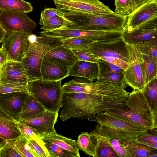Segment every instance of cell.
<instances>
[{"instance_id": "9c48e42d", "label": "cell", "mask_w": 157, "mask_h": 157, "mask_svg": "<svg viewBox=\"0 0 157 157\" xmlns=\"http://www.w3.org/2000/svg\"><path fill=\"white\" fill-rule=\"evenodd\" d=\"M126 43L129 61L128 67L123 72L124 81L127 86L134 90H142L146 85L141 66L142 54L136 45Z\"/></svg>"}, {"instance_id": "7a4b0ae2", "label": "cell", "mask_w": 157, "mask_h": 157, "mask_svg": "<svg viewBox=\"0 0 157 157\" xmlns=\"http://www.w3.org/2000/svg\"><path fill=\"white\" fill-rule=\"evenodd\" d=\"M125 105L126 108L111 109L106 111L149 130L157 128V112L153 111L142 90H134L129 94Z\"/></svg>"}, {"instance_id": "f907efd6", "label": "cell", "mask_w": 157, "mask_h": 157, "mask_svg": "<svg viewBox=\"0 0 157 157\" xmlns=\"http://www.w3.org/2000/svg\"><path fill=\"white\" fill-rule=\"evenodd\" d=\"M0 117L6 118L11 120H15L14 119L12 118L11 117L6 113L0 107Z\"/></svg>"}, {"instance_id": "8d00e7d4", "label": "cell", "mask_w": 157, "mask_h": 157, "mask_svg": "<svg viewBox=\"0 0 157 157\" xmlns=\"http://www.w3.org/2000/svg\"><path fill=\"white\" fill-rule=\"evenodd\" d=\"M137 141L157 149V128L149 130L143 134L137 136Z\"/></svg>"}, {"instance_id": "8992f818", "label": "cell", "mask_w": 157, "mask_h": 157, "mask_svg": "<svg viewBox=\"0 0 157 157\" xmlns=\"http://www.w3.org/2000/svg\"><path fill=\"white\" fill-rule=\"evenodd\" d=\"M62 86L63 93H88L125 102L129 94L123 87L116 86L97 80L93 82L84 78H75Z\"/></svg>"}, {"instance_id": "484cf974", "label": "cell", "mask_w": 157, "mask_h": 157, "mask_svg": "<svg viewBox=\"0 0 157 157\" xmlns=\"http://www.w3.org/2000/svg\"><path fill=\"white\" fill-rule=\"evenodd\" d=\"M76 141L79 149L89 156L97 157L96 138L91 132H82L78 136Z\"/></svg>"}, {"instance_id": "30bf717a", "label": "cell", "mask_w": 157, "mask_h": 157, "mask_svg": "<svg viewBox=\"0 0 157 157\" xmlns=\"http://www.w3.org/2000/svg\"><path fill=\"white\" fill-rule=\"evenodd\" d=\"M0 23L7 34L17 32L29 35L37 25L27 13L6 10H0Z\"/></svg>"}, {"instance_id": "4dcf8cb0", "label": "cell", "mask_w": 157, "mask_h": 157, "mask_svg": "<svg viewBox=\"0 0 157 157\" xmlns=\"http://www.w3.org/2000/svg\"><path fill=\"white\" fill-rule=\"evenodd\" d=\"M95 136L97 141L110 146L117 153L119 157H131L126 151L120 140L99 135L91 132Z\"/></svg>"}, {"instance_id": "d590c367", "label": "cell", "mask_w": 157, "mask_h": 157, "mask_svg": "<svg viewBox=\"0 0 157 157\" xmlns=\"http://www.w3.org/2000/svg\"><path fill=\"white\" fill-rule=\"evenodd\" d=\"M136 45L141 54L151 56L157 58V38L144 41Z\"/></svg>"}, {"instance_id": "ee69618b", "label": "cell", "mask_w": 157, "mask_h": 157, "mask_svg": "<svg viewBox=\"0 0 157 157\" xmlns=\"http://www.w3.org/2000/svg\"><path fill=\"white\" fill-rule=\"evenodd\" d=\"M23 157L11 140L6 141L0 151V157Z\"/></svg>"}, {"instance_id": "b9f144b4", "label": "cell", "mask_w": 157, "mask_h": 157, "mask_svg": "<svg viewBox=\"0 0 157 157\" xmlns=\"http://www.w3.org/2000/svg\"><path fill=\"white\" fill-rule=\"evenodd\" d=\"M44 142L51 157H73L69 152L58 145L49 142Z\"/></svg>"}, {"instance_id": "e0dca14e", "label": "cell", "mask_w": 157, "mask_h": 157, "mask_svg": "<svg viewBox=\"0 0 157 157\" xmlns=\"http://www.w3.org/2000/svg\"><path fill=\"white\" fill-rule=\"evenodd\" d=\"M157 15V0L143 3L128 16L124 30L129 32Z\"/></svg>"}, {"instance_id": "44dd1931", "label": "cell", "mask_w": 157, "mask_h": 157, "mask_svg": "<svg viewBox=\"0 0 157 157\" xmlns=\"http://www.w3.org/2000/svg\"><path fill=\"white\" fill-rule=\"evenodd\" d=\"M98 71L96 63L79 60L69 69V76L80 77L93 82L97 78Z\"/></svg>"}, {"instance_id": "7c38bea8", "label": "cell", "mask_w": 157, "mask_h": 157, "mask_svg": "<svg viewBox=\"0 0 157 157\" xmlns=\"http://www.w3.org/2000/svg\"><path fill=\"white\" fill-rule=\"evenodd\" d=\"M98 58L110 57L121 60L128 64V52L122 36L114 40L105 42H94L89 46Z\"/></svg>"}, {"instance_id": "cb8c5ba5", "label": "cell", "mask_w": 157, "mask_h": 157, "mask_svg": "<svg viewBox=\"0 0 157 157\" xmlns=\"http://www.w3.org/2000/svg\"><path fill=\"white\" fill-rule=\"evenodd\" d=\"M46 111L42 105L29 94L23 102L18 121L37 116Z\"/></svg>"}, {"instance_id": "3957f363", "label": "cell", "mask_w": 157, "mask_h": 157, "mask_svg": "<svg viewBox=\"0 0 157 157\" xmlns=\"http://www.w3.org/2000/svg\"><path fill=\"white\" fill-rule=\"evenodd\" d=\"M94 121L97 124L92 132L102 136L119 140L136 137L149 130L142 125L106 111L97 115Z\"/></svg>"}, {"instance_id": "ffe728a7", "label": "cell", "mask_w": 157, "mask_h": 157, "mask_svg": "<svg viewBox=\"0 0 157 157\" xmlns=\"http://www.w3.org/2000/svg\"><path fill=\"white\" fill-rule=\"evenodd\" d=\"M120 141L131 157H157V149L137 141L135 137Z\"/></svg>"}, {"instance_id": "f5cc1de1", "label": "cell", "mask_w": 157, "mask_h": 157, "mask_svg": "<svg viewBox=\"0 0 157 157\" xmlns=\"http://www.w3.org/2000/svg\"><path fill=\"white\" fill-rule=\"evenodd\" d=\"M6 141L0 137V144L4 145Z\"/></svg>"}, {"instance_id": "52a82bcc", "label": "cell", "mask_w": 157, "mask_h": 157, "mask_svg": "<svg viewBox=\"0 0 157 157\" xmlns=\"http://www.w3.org/2000/svg\"><path fill=\"white\" fill-rule=\"evenodd\" d=\"M61 81L42 79L30 81L28 84V90L46 110L58 113L63 93Z\"/></svg>"}, {"instance_id": "7bdbcfd3", "label": "cell", "mask_w": 157, "mask_h": 157, "mask_svg": "<svg viewBox=\"0 0 157 157\" xmlns=\"http://www.w3.org/2000/svg\"><path fill=\"white\" fill-rule=\"evenodd\" d=\"M28 83H8L0 84V94L15 92L29 91Z\"/></svg>"}, {"instance_id": "4fadbf2b", "label": "cell", "mask_w": 157, "mask_h": 157, "mask_svg": "<svg viewBox=\"0 0 157 157\" xmlns=\"http://www.w3.org/2000/svg\"><path fill=\"white\" fill-rule=\"evenodd\" d=\"M28 36L17 32L7 34L2 47L5 49L9 60L21 62L27 49Z\"/></svg>"}, {"instance_id": "db71d44e", "label": "cell", "mask_w": 157, "mask_h": 157, "mask_svg": "<svg viewBox=\"0 0 157 157\" xmlns=\"http://www.w3.org/2000/svg\"><path fill=\"white\" fill-rule=\"evenodd\" d=\"M142 2L144 3H145L148 1H150L151 0H141Z\"/></svg>"}, {"instance_id": "83f0119b", "label": "cell", "mask_w": 157, "mask_h": 157, "mask_svg": "<svg viewBox=\"0 0 157 157\" xmlns=\"http://www.w3.org/2000/svg\"><path fill=\"white\" fill-rule=\"evenodd\" d=\"M33 9L31 4L23 0H0V10L27 13Z\"/></svg>"}, {"instance_id": "5bb4252c", "label": "cell", "mask_w": 157, "mask_h": 157, "mask_svg": "<svg viewBox=\"0 0 157 157\" xmlns=\"http://www.w3.org/2000/svg\"><path fill=\"white\" fill-rule=\"evenodd\" d=\"M122 37L125 43L136 45L157 38V15L130 31L124 30Z\"/></svg>"}, {"instance_id": "8fae6325", "label": "cell", "mask_w": 157, "mask_h": 157, "mask_svg": "<svg viewBox=\"0 0 157 157\" xmlns=\"http://www.w3.org/2000/svg\"><path fill=\"white\" fill-rule=\"evenodd\" d=\"M54 2L56 8L64 13L77 12L100 16L115 13L102 3L98 4L83 0H55Z\"/></svg>"}, {"instance_id": "74e56055", "label": "cell", "mask_w": 157, "mask_h": 157, "mask_svg": "<svg viewBox=\"0 0 157 157\" xmlns=\"http://www.w3.org/2000/svg\"><path fill=\"white\" fill-rule=\"evenodd\" d=\"M28 143L36 157H51L42 140L31 139L28 140Z\"/></svg>"}, {"instance_id": "bcb514c9", "label": "cell", "mask_w": 157, "mask_h": 157, "mask_svg": "<svg viewBox=\"0 0 157 157\" xmlns=\"http://www.w3.org/2000/svg\"><path fill=\"white\" fill-rule=\"evenodd\" d=\"M64 13L57 8H47L41 12L40 21L57 16L64 17Z\"/></svg>"}, {"instance_id": "7dc6e473", "label": "cell", "mask_w": 157, "mask_h": 157, "mask_svg": "<svg viewBox=\"0 0 157 157\" xmlns=\"http://www.w3.org/2000/svg\"><path fill=\"white\" fill-rule=\"evenodd\" d=\"M101 59L119 67L124 71L128 65V63L118 59L110 57H104Z\"/></svg>"}, {"instance_id": "9a60e30c", "label": "cell", "mask_w": 157, "mask_h": 157, "mask_svg": "<svg viewBox=\"0 0 157 157\" xmlns=\"http://www.w3.org/2000/svg\"><path fill=\"white\" fill-rule=\"evenodd\" d=\"M28 82L27 75L21 62L9 60L1 67L0 84Z\"/></svg>"}, {"instance_id": "60d3db41", "label": "cell", "mask_w": 157, "mask_h": 157, "mask_svg": "<svg viewBox=\"0 0 157 157\" xmlns=\"http://www.w3.org/2000/svg\"><path fill=\"white\" fill-rule=\"evenodd\" d=\"M17 124L21 132V135L28 140L31 139L42 140L41 135L34 128L18 121Z\"/></svg>"}, {"instance_id": "d4e9b609", "label": "cell", "mask_w": 157, "mask_h": 157, "mask_svg": "<svg viewBox=\"0 0 157 157\" xmlns=\"http://www.w3.org/2000/svg\"><path fill=\"white\" fill-rule=\"evenodd\" d=\"M17 121L0 117V137L6 141L14 140L19 137L21 133Z\"/></svg>"}, {"instance_id": "e575fe53", "label": "cell", "mask_w": 157, "mask_h": 157, "mask_svg": "<svg viewBox=\"0 0 157 157\" xmlns=\"http://www.w3.org/2000/svg\"><path fill=\"white\" fill-rule=\"evenodd\" d=\"M23 157H36L28 143V140L21 135L17 138L11 140Z\"/></svg>"}, {"instance_id": "f35d334b", "label": "cell", "mask_w": 157, "mask_h": 157, "mask_svg": "<svg viewBox=\"0 0 157 157\" xmlns=\"http://www.w3.org/2000/svg\"><path fill=\"white\" fill-rule=\"evenodd\" d=\"M71 50L79 60L97 63L98 58L92 52L89 46Z\"/></svg>"}, {"instance_id": "7402d4cb", "label": "cell", "mask_w": 157, "mask_h": 157, "mask_svg": "<svg viewBox=\"0 0 157 157\" xmlns=\"http://www.w3.org/2000/svg\"><path fill=\"white\" fill-rule=\"evenodd\" d=\"M43 59L55 61L70 69L79 60L71 49L62 46L54 48L49 51Z\"/></svg>"}, {"instance_id": "ab89813d", "label": "cell", "mask_w": 157, "mask_h": 157, "mask_svg": "<svg viewBox=\"0 0 157 157\" xmlns=\"http://www.w3.org/2000/svg\"><path fill=\"white\" fill-rule=\"evenodd\" d=\"M123 72L112 73L102 77L98 80L116 86H122L125 88L127 86L124 80Z\"/></svg>"}, {"instance_id": "816d5d0a", "label": "cell", "mask_w": 157, "mask_h": 157, "mask_svg": "<svg viewBox=\"0 0 157 157\" xmlns=\"http://www.w3.org/2000/svg\"><path fill=\"white\" fill-rule=\"evenodd\" d=\"M91 2L98 4H101L102 3L100 2L98 0H86Z\"/></svg>"}, {"instance_id": "603a6c76", "label": "cell", "mask_w": 157, "mask_h": 157, "mask_svg": "<svg viewBox=\"0 0 157 157\" xmlns=\"http://www.w3.org/2000/svg\"><path fill=\"white\" fill-rule=\"evenodd\" d=\"M44 142H49L55 144L71 153L73 157H80L79 149L77 141L58 134H44L41 135Z\"/></svg>"}, {"instance_id": "f1b7e54d", "label": "cell", "mask_w": 157, "mask_h": 157, "mask_svg": "<svg viewBox=\"0 0 157 157\" xmlns=\"http://www.w3.org/2000/svg\"><path fill=\"white\" fill-rule=\"evenodd\" d=\"M114 11L119 15L128 17L143 3L141 0H114Z\"/></svg>"}, {"instance_id": "d6a6232c", "label": "cell", "mask_w": 157, "mask_h": 157, "mask_svg": "<svg viewBox=\"0 0 157 157\" xmlns=\"http://www.w3.org/2000/svg\"><path fill=\"white\" fill-rule=\"evenodd\" d=\"M98 68L97 80L109 75L115 73L122 72L124 70L115 65L101 58H98L97 63Z\"/></svg>"}, {"instance_id": "ba28073f", "label": "cell", "mask_w": 157, "mask_h": 157, "mask_svg": "<svg viewBox=\"0 0 157 157\" xmlns=\"http://www.w3.org/2000/svg\"><path fill=\"white\" fill-rule=\"evenodd\" d=\"M39 33L41 36L56 37L61 40L72 37H81L99 42L114 40L119 37L117 31L86 30L66 27L53 30H43Z\"/></svg>"}, {"instance_id": "277c9868", "label": "cell", "mask_w": 157, "mask_h": 157, "mask_svg": "<svg viewBox=\"0 0 157 157\" xmlns=\"http://www.w3.org/2000/svg\"><path fill=\"white\" fill-rule=\"evenodd\" d=\"M64 17L73 24L65 27L86 30L115 31L124 29L127 17L116 13L104 16L77 12L64 13Z\"/></svg>"}, {"instance_id": "f546056e", "label": "cell", "mask_w": 157, "mask_h": 157, "mask_svg": "<svg viewBox=\"0 0 157 157\" xmlns=\"http://www.w3.org/2000/svg\"><path fill=\"white\" fill-rule=\"evenodd\" d=\"M154 112H157V78L150 81L142 90Z\"/></svg>"}, {"instance_id": "681fc988", "label": "cell", "mask_w": 157, "mask_h": 157, "mask_svg": "<svg viewBox=\"0 0 157 157\" xmlns=\"http://www.w3.org/2000/svg\"><path fill=\"white\" fill-rule=\"evenodd\" d=\"M7 35L6 32L0 23V44L4 41Z\"/></svg>"}, {"instance_id": "2e32d148", "label": "cell", "mask_w": 157, "mask_h": 157, "mask_svg": "<svg viewBox=\"0 0 157 157\" xmlns=\"http://www.w3.org/2000/svg\"><path fill=\"white\" fill-rule=\"evenodd\" d=\"M58 113L46 110L39 116L18 121L35 129L41 135L56 133L55 125L57 121Z\"/></svg>"}, {"instance_id": "d6986e66", "label": "cell", "mask_w": 157, "mask_h": 157, "mask_svg": "<svg viewBox=\"0 0 157 157\" xmlns=\"http://www.w3.org/2000/svg\"><path fill=\"white\" fill-rule=\"evenodd\" d=\"M69 69L56 61L43 59L41 66L42 79L56 81L69 76Z\"/></svg>"}, {"instance_id": "836d02e7", "label": "cell", "mask_w": 157, "mask_h": 157, "mask_svg": "<svg viewBox=\"0 0 157 157\" xmlns=\"http://www.w3.org/2000/svg\"><path fill=\"white\" fill-rule=\"evenodd\" d=\"M62 46L71 49L88 47L94 42L90 39L81 37H72L62 40Z\"/></svg>"}, {"instance_id": "ac0fdd59", "label": "cell", "mask_w": 157, "mask_h": 157, "mask_svg": "<svg viewBox=\"0 0 157 157\" xmlns=\"http://www.w3.org/2000/svg\"><path fill=\"white\" fill-rule=\"evenodd\" d=\"M29 94V91H25L0 94V107L17 121L23 102Z\"/></svg>"}, {"instance_id": "11a10c76", "label": "cell", "mask_w": 157, "mask_h": 157, "mask_svg": "<svg viewBox=\"0 0 157 157\" xmlns=\"http://www.w3.org/2000/svg\"><path fill=\"white\" fill-rule=\"evenodd\" d=\"M4 145L0 144V151Z\"/></svg>"}, {"instance_id": "f6af8a7d", "label": "cell", "mask_w": 157, "mask_h": 157, "mask_svg": "<svg viewBox=\"0 0 157 157\" xmlns=\"http://www.w3.org/2000/svg\"><path fill=\"white\" fill-rule=\"evenodd\" d=\"M96 139L97 157H119L117 153L112 147L108 145L98 142L97 141L96 138Z\"/></svg>"}, {"instance_id": "5b68a950", "label": "cell", "mask_w": 157, "mask_h": 157, "mask_svg": "<svg viewBox=\"0 0 157 157\" xmlns=\"http://www.w3.org/2000/svg\"><path fill=\"white\" fill-rule=\"evenodd\" d=\"M62 45V40L55 37L41 35L35 42L28 41L26 52L21 62L29 82L42 79L41 66L44 56L52 49Z\"/></svg>"}, {"instance_id": "c3c4849f", "label": "cell", "mask_w": 157, "mask_h": 157, "mask_svg": "<svg viewBox=\"0 0 157 157\" xmlns=\"http://www.w3.org/2000/svg\"><path fill=\"white\" fill-rule=\"evenodd\" d=\"M9 60L7 55L5 49L1 46L0 48V69L2 66Z\"/></svg>"}, {"instance_id": "4316f807", "label": "cell", "mask_w": 157, "mask_h": 157, "mask_svg": "<svg viewBox=\"0 0 157 157\" xmlns=\"http://www.w3.org/2000/svg\"><path fill=\"white\" fill-rule=\"evenodd\" d=\"M141 66L146 85L157 78V58L151 56L142 54Z\"/></svg>"}, {"instance_id": "6da1fadb", "label": "cell", "mask_w": 157, "mask_h": 157, "mask_svg": "<svg viewBox=\"0 0 157 157\" xmlns=\"http://www.w3.org/2000/svg\"><path fill=\"white\" fill-rule=\"evenodd\" d=\"M122 101L83 93H63L59 117L63 121L71 118L94 121L99 114L111 109L123 108Z\"/></svg>"}, {"instance_id": "1f68e13d", "label": "cell", "mask_w": 157, "mask_h": 157, "mask_svg": "<svg viewBox=\"0 0 157 157\" xmlns=\"http://www.w3.org/2000/svg\"><path fill=\"white\" fill-rule=\"evenodd\" d=\"M39 24L43 26L41 29L43 30H51L59 29L73 23L66 19L64 17L57 16L44 19L39 21Z\"/></svg>"}, {"instance_id": "9f6ffc18", "label": "cell", "mask_w": 157, "mask_h": 157, "mask_svg": "<svg viewBox=\"0 0 157 157\" xmlns=\"http://www.w3.org/2000/svg\"><path fill=\"white\" fill-rule=\"evenodd\" d=\"M53 0V1H55V0Z\"/></svg>"}]
</instances>
